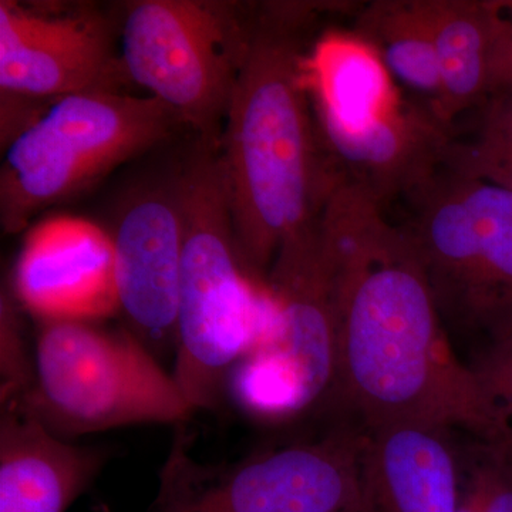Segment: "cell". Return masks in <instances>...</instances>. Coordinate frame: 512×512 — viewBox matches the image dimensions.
Returning a JSON list of instances; mask_svg holds the SVG:
<instances>
[{"mask_svg":"<svg viewBox=\"0 0 512 512\" xmlns=\"http://www.w3.org/2000/svg\"><path fill=\"white\" fill-rule=\"evenodd\" d=\"M332 266L338 343L329 403L363 430L461 427L512 457V423L451 348L406 229L383 220Z\"/></svg>","mask_w":512,"mask_h":512,"instance_id":"obj_1","label":"cell"},{"mask_svg":"<svg viewBox=\"0 0 512 512\" xmlns=\"http://www.w3.org/2000/svg\"><path fill=\"white\" fill-rule=\"evenodd\" d=\"M352 3H254L220 157L239 255L266 282L286 239L318 220L342 181L320 141L302 62L320 13Z\"/></svg>","mask_w":512,"mask_h":512,"instance_id":"obj_2","label":"cell"},{"mask_svg":"<svg viewBox=\"0 0 512 512\" xmlns=\"http://www.w3.org/2000/svg\"><path fill=\"white\" fill-rule=\"evenodd\" d=\"M184 252L173 376L192 409H214L234 367L274 325L266 284L239 255L220 146L197 140L181 160Z\"/></svg>","mask_w":512,"mask_h":512,"instance_id":"obj_3","label":"cell"},{"mask_svg":"<svg viewBox=\"0 0 512 512\" xmlns=\"http://www.w3.org/2000/svg\"><path fill=\"white\" fill-rule=\"evenodd\" d=\"M35 384L18 402L56 436L183 424L195 412L173 373L128 328L40 322Z\"/></svg>","mask_w":512,"mask_h":512,"instance_id":"obj_4","label":"cell"},{"mask_svg":"<svg viewBox=\"0 0 512 512\" xmlns=\"http://www.w3.org/2000/svg\"><path fill=\"white\" fill-rule=\"evenodd\" d=\"M178 117L156 97L73 94L56 100L8 146L0 173V220L19 234L47 207L170 140Z\"/></svg>","mask_w":512,"mask_h":512,"instance_id":"obj_5","label":"cell"},{"mask_svg":"<svg viewBox=\"0 0 512 512\" xmlns=\"http://www.w3.org/2000/svg\"><path fill=\"white\" fill-rule=\"evenodd\" d=\"M409 200L441 319L488 342L512 332V192L441 168Z\"/></svg>","mask_w":512,"mask_h":512,"instance_id":"obj_6","label":"cell"},{"mask_svg":"<svg viewBox=\"0 0 512 512\" xmlns=\"http://www.w3.org/2000/svg\"><path fill=\"white\" fill-rule=\"evenodd\" d=\"M252 15L254 3L128 2L120 29L128 80L163 101L195 138L221 147Z\"/></svg>","mask_w":512,"mask_h":512,"instance_id":"obj_7","label":"cell"},{"mask_svg":"<svg viewBox=\"0 0 512 512\" xmlns=\"http://www.w3.org/2000/svg\"><path fill=\"white\" fill-rule=\"evenodd\" d=\"M265 284L274 325L234 367L227 392L244 412L282 420L329 403L335 383V275L320 245L318 220L286 239Z\"/></svg>","mask_w":512,"mask_h":512,"instance_id":"obj_8","label":"cell"},{"mask_svg":"<svg viewBox=\"0 0 512 512\" xmlns=\"http://www.w3.org/2000/svg\"><path fill=\"white\" fill-rule=\"evenodd\" d=\"M178 429L153 512H345L362 503L366 431L357 424L222 464L195 460Z\"/></svg>","mask_w":512,"mask_h":512,"instance_id":"obj_9","label":"cell"},{"mask_svg":"<svg viewBox=\"0 0 512 512\" xmlns=\"http://www.w3.org/2000/svg\"><path fill=\"white\" fill-rule=\"evenodd\" d=\"M130 83L114 25L97 9L0 2V87L29 99L113 92Z\"/></svg>","mask_w":512,"mask_h":512,"instance_id":"obj_10","label":"cell"},{"mask_svg":"<svg viewBox=\"0 0 512 512\" xmlns=\"http://www.w3.org/2000/svg\"><path fill=\"white\" fill-rule=\"evenodd\" d=\"M109 232L128 329L147 348L175 343L184 252L181 163L128 192Z\"/></svg>","mask_w":512,"mask_h":512,"instance_id":"obj_11","label":"cell"},{"mask_svg":"<svg viewBox=\"0 0 512 512\" xmlns=\"http://www.w3.org/2000/svg\"><path fill=\"white\" fill-rule=\"evenodd\" d=\"M13 292L39 322H100L120 313L110 232L70 215L40 221L20 248Z\"/></svg>","mask_w":512,"mask_h":512,"instance_id":"obj_12","label":"cell"},{"mask_svg":"<svg viewBox=\"0 0 512 512\" xmlns=\"http://www.w3.org/2000/svg\"><path fill=\"white\" fill-rule=\"evenodd\" d=\"M316 127L339 177L382 207L400 195L409 197L439 173L451 138L450 128L426 106L407 100L359 127L325 121Z\"/></svg>","mask_w":512,"mask_h":512,"instance_id":"obj_13","label":"cell"},{"mask_svg":"<svg viewBox=\"0 0 512 512\" xmlns=\"http://www.w3.org/2000/svg\"><path fill=\"white\" fill-rule=\"evenodd\" d=\"M365 431V512H457L463 491L450 430L394 423Z\"/></svg>","mask_w":512,"mask_h":512,"instance_id":"obj_14","label":"cell"},{"mask_svg":"<svg viewBox=\"0 0 512 512\" xmlns=\"http://www.w3.org/2000/svg\"><path fill=\"white\" fill-rule=\"evenodd\" d=\"M106 457L100 448L56 436L22 404H2L0 512H66Z\"/></svg>","mask_w":512,"mask_h":512,"instance_id":"obj_15","label":"cell"},{"mask_svg":"<svg viewBox=\"0 0 512 512\" xmlns=\"http://www.w3.org/2000/svg\"><path fill=\"white\" fill-rule=\"evenodd\" d=\"M439 59L443 97L437 117L450 128L503 89L511 22L500 2L417 0Z\"/></svg>","mask_w":512,"mask_h":512,"instance_id":"obj_16","label":"cell"},{"mask_svg":"<svg viewBox=\"0 0 512 512\" xmlns=\"http://www.w3.org/2000/svg\"><path fill=\"white\" fill-rule=\"evenodd\" d=\"M301 76L316 121L359 127L403 100L375 50L353 32L316 37Z\"/></svg>","mask_w":512,"mask_h":512,"instance_id":"obj_17","label":"cell"},{"mask_svg":"<svg viewBox=\"0 0 512 512\" xmlns=\"http://www.w3.org/2000/svg\"><path fill=\"white\" fill-rule=\"evenodd\" d=\"M352 32L375 50L393 82L420 97V103L439 120L443 97L439 59L419 2L369 3L357 10Z\"/></svg>","mask_w":512,"mask_h":512,"instance_id":"obj_18","label":"cell"},{"mask_svg":"<svg viewBox=\"0 0 512 512\" xmlns=\"http://www.w3.org/2000/svg\"><path fill=\"white\" fill-rule=\"evenodd\" d=\"M35 350L30 355L15 298L0 303V404L22 402L35 384Z\"/></svg>","mask_w":512,"mask_h":512,"instance_id":"obj_19","label":"cell"},{"mask_svg":"<svg viewBox=\"0 0 512 512\" xmlns=\"http://www.w3.org/2000/svg\"><path fill=\"white\" fill-rule=\"evenodd\" d=\"M441 168L461 177L474 178L512 192V153L483 141H458L451 137Z\"/></svg>","mask_w":512,"mask_h":512,"instance_id":"obj_20","label":"cell"},{"mask_svg":"<svg viewBox=\"0 0 512 512\" xmlns=\"http://www.w3.org/2000/svg\"><path fill=\"white\" fill-rule=\"evenodd\" d=\"M467 487L476 495L480 512H512V457L480 443Z\"/></svg>","mask_w":512,"mask_h":512,"instance_id":"obj_21","label":"cell"},{"mask_svg":"<svg viewBox=\"0 0 512 512\" xmlns=\"http://www.w3.org/2000/svg\"><path fill=\"white\" fill-rule=\"evenodd\" d=\"M471 367L512 423V332L488 342Z\"/></svg>","mask_w":512,"mask_h":512,"instance_id":"obj_22","label":"cell"},{"mask_svg":"<svg viewBox=\"0 0 512 512\" xmlns=\"http://www.w3.org/2000/svg\"><path fill=\"white\" fill-rule=\"evenodd\" d=\"M476 140L512 153V90L495 93L478 107Z\"/></svg>","mask_w":512,"mask_h":512,"instance_id":"obj_23","label":"cell"},{"mask_svg":"<svg viewBox=\"0 0 512 512\" xmlns=\"http://www.w3.org/2000/svg\"><path fill=\"white\" fill-rule=\"evenodd\" d=\"M457 512H480V507L476 500V495L466 485V490L461 493L460 504H458Z\"/></svg>","mask_w":512,"mask_h":512,"instance_id":"obj_24","label":"cell"},{"mask_svg":"<svg viewBox=\"0 0 512 512\" xmlns=\"http://www.w3.org/2000/svg\"><path fill=\"white\" fill-rule=\"evenodd\" d=\"M345 512H365V510H363L362 503H360V505H357L356 508H352V510Z\"/></svg>","mask_w":512,"mask_h":512,"instance_id":"obj_25","label":"cell"},{"mask_svg":"<svg viewBox=\"0 0 512 512\" xmlns=\"http://www.w3.org/2000/svg\"><path fill=\"white\" fill-rule=\"evenodd\" d=\"M505 5H507L505 8L510 9L512 13V3H505ZM510 22L512 23V19H510Z\"/></svg>","mask_w":512,"mask_h":512,"instance_id":"obj_26","label":"cell"}]
</instances>
